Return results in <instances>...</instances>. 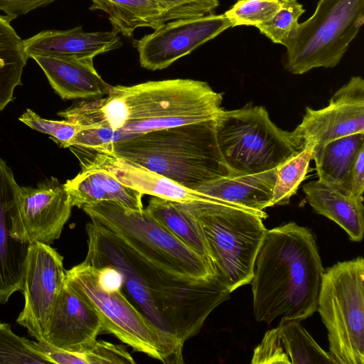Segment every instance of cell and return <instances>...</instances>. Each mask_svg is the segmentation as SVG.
<instances>
[{"label":"cell","instance_id":"1","mask_svg":"<svg viewBox=\"0 0 364 364\" xmlns=\"http://www.w3.org/2000/svg\"><path fill=\"white\" fill-rule=\"evenodd\" d=\"M223 95L192 79L112 86L102 98L84 100L58 113L82 129L70 146L94 150L149 132L215 119Z\"/></svg>","mask_w":364,"mask_h":364},{"label":"cell","instance_id":"2","mask_svg":"<svg viewBox=\"0 0 364 364\" xmlns=\"http://www.w3.org/2000/svg\"><path fill=\"white\" fill-rule=\"evenodd\" d=\"M312 232L294 222L267 230L250 282L258 322L301 321L317 309L324 272Z\"/></svg>","mask_w":364,"mask_h":364},{"label":"cell","instance_id":"3","mask_svg":"<svg viewBox=\"0 0 364 364\" xmlns=\"http://www.w3.org/2000/svg\"><path fill=\"white\" fill-rule=\"evenodd\" d=\"M85 151L116 156L195 191L232 176L218 146L215 119L154 130Z\"/></svg>","mask_w":364,"mask_h":364},{"label":"cell","instance_id":"4","mask_svg":"<svg viewBox=\"0 0 364 364\" xmlns=\"http://www.w3.org/2000/svg\"><path fill=\"white\" fill-rule=\"evenodd\" d=\"M183 204L200 224L215 274L229 291L250 284L267 230L263 223L267 214L210 196Z\"/></svg>","mask_w":364,"mask_h":364},{"label":"cell","instance_id":"5","mask_svg":"<svg viewBox=\"0 0 364 364\" xmlns=\"http://www.w3.org/2000/svg\"><path fill=\"white\" fill-rule=\"evenodd\" d=\"M82 209L91 221L177 277L198 280L215 274L210 262L160 225L145 208L137 210L117 202L101 201Z\"/></svg>","mask_w":364,"mask_h":364},{"label":"cell","instance_id":"6","mask_svg":"<svg viewBox=\"0 0 364 364\" xmlns=\"http://www.w3.org/2000/svg\"><path fill=\"white\" fill-rule=\"evenodd\" d=\"M218 146L233 176L277 168L299 150L290 132L277 127L263 106L223 110L215 119Z\"/></svg>","mask_w":364,"mask_h":364},{"label":"cell","instance_id":"7","mask_svg":"<svg viewBox=\"0 0 364 364\" xmlns=\"http://www.w3.org/2000/svg\"><path fill=\"white\" fill-rule=\"evenodd\" d=\"M337 364H364V261L339 262L324 270L317 309Z\"/></svg>","mask_w":364,"mask_h":364},{"label":"cell","instance_id":"8","mask_svg":"<svg viewBox=\"0 0 364 364\" xmlns=\"http://www.w3.org/2000/svg\"><path fill=\"white\" fill-rule=\"evenodd\" d=\"M364 23V0H318L285 41V68L295 75L336 67Z\"/></svg>","mask_w":364,"mask_h":364},{"label":"cell","instance_id":"9","mask_svg":"<svg viewBox=\"0 0 364 364\" xmlns=\"http://www.w3.org/2000/svg\"><path fill=\"white\" fill-rule=\"evenodd\" d=\"M65 280L95 309L103 331L113 334L135 351L164 363H173L158 329L132 305L122 289L102 288L98 282L97 268L83 261L66 270Z\"/></svg>","mask_w":364,"mask_h":364},{"label":"cell","instance_id":"10","mask_svg":"<svg viewBox=\"0 0 364 364\" xmlns=\"http://www.w3.org/2000/svg\"><path fill=\"white\" fill-rule=\"evenodd\" d=\"M86 230L87 252L84 262L97 269L112 266L121 272L124 288L137 304L141 313L159 331L168 346L173 363H183V346L158 310L124 242L92 221L87 224Z\"/></svg>","mask_w":364,"mask_h":364},{"label":"cell","instance_id":"11","mask_svg":"<svg viewBox=\"0 0 364 364\" xmlns=\"http://www.w3.org/2000/svg\"><path fill=\"white\" fill-rule=\"evenodd\" d=\"M65 278L63 257L54 248L38 242L30 244L22 289L25 304L16 322L37 341H45Z\"/></svg>","mask_w":364,"mask_h":364},{"label":"cell","instance_id":"12","mask_svg":"<svg viewBox=\"0 0 364 364\" xmlns=\"http://www.w3.org/2000/svg\"><path fill=\"white\" fill-rule=\"evenodd\" d=\"M73 207L69 193L56 178H46L36 188L19 186L11 235L29 244L50 245L60 237Z\"/></svg>","mask_w":364,"mask_h":364},{"label":"cell","instance_id":"13","mask_svg":"<svg viewBox=\"0 0 364 364\" xmlns=\"http://www.w3.org/2000/svg\"><path fill=\"white\" fill-rule=\"evenodd\" d=\"M356 133H364V80L360 76L352 77L338 89L326 107H306L301 122L290 136L299 150H316Z\"/></svg>","mask_w":364,"mask_h":364},{"label":"cell","instance_id":"14","mask_svg":"<svg viewBox=\"0 0 364 364\" xmlns=\"http://www.w3.org/2000/svg\"><path fill=\"white\" fill-rule=\"evenodd\" d=\"M232 27L233 23L225 14L211 13L166 22L134 45L142 68L163 70Z\"/></svg>","mask_w":364,"mask_h":364},{"label":"cell","instance_id":"15","mask_svg":"<svg viewBox=\"0 0 364 364\" xmlns=\"http://www.w3.org/2000/svg\"><path fill=\"white\" fill-rule=\"evenodd\" d=\"M102 331V323L95 309L65 280L44 343L63 350L81 351L89 348Z\"/></svg>","mask_w":364,"mask_h":364},{"label":"cell","instance_id":"16","mask_svg":"<svg viewBox=\"0 0 364 364\" xmlns=\"http://www.w3.org/2000/svg\"><path fill=\"white\" fill-rule=\"evenodd\" d=\"M18 188L11 168L0 159V304L7 302L15 291H22L30 245L11 235Z\"/></svg>","mask_w":364,"mask_h":364},{"label":"cell","instance_id":"17","mask_svg":"<svg viewBox=\"0 0 364 364\" xmlns=\"http://www.w3.org/2000/svg\"><path fill=\"white\" fill-rule=\"evenodd\" d=\"M28 58L53 56L78 59L93 58L122 46L119 33L85 32L82 26L68 30H45L23 40Z\"/></svg>","mask_w":364,"mask_h":364},{"label":"cell","instance_id":"18","mask_svg":"<svg viewBox=\"0 0 364 364\" xmlns=\"http://www.w3.org/2000/svg\"><path fill=\"white\" fill-rule=\"evenodd\" d=\"M45 73L53 89L63 100H89L107 95L112 85L95 68L93 58L53 56L32 58Z\"/></svg>","mask_w":364,"mask_h":364},{"label":"cell","instance_id":"19","mask_svg":"<svg viewBox=\"0 0 364 364\" xmlns=\"http://www.w3.org/2000/svg\"><path fill=\"white\" fill-rule=\"evenodd\" d=\"M82 167L75 178L63 184L73 206L82 209L101 201H114L133 210L144 208V194L126 186L105 168L90 165Z\"/></svg>","mask_w":364,"mask_h":364},{"label":"cell","instance_id":"20","mask_svg":"<svg viewBox=\"0 0 364 364\" xmlns=\"http://www.w3.org/2000/svg\"><path fill=\"white\" fill-rule=\"evenodd\" d=\"M306 199L314 211L337 223L354 242L364 233L363 200L346 194L320 181L303 186Z\"/></svg>","mask_w":364,"mask_h":364},{"label":"cell","instance_id":"21","mask_svg":"<svg viewBox=\"0 0 364 364\" xmlns=\"http://www.w3.org/2000/svg\"><path fill=\"white\" fill-rule=\"evenodd\" d=\"M276 176L277 168L255 174L220 178L196 191L244 208L264 211L270 207Z\"/></svg>","mask_w":364,"mask_h":364},{"label":"cell","instance_id":"22","mask_svg":"<svg viewBox=\"0 0 364 364\" xmlns=\"http://www.w3.org/2000/svg\"><path fill=\"white\" fill-rule=\"evenodd\" d=\"M364 133H356L329 141L313 150L318 181L347 193L351 167L362 146Z\"/></svg>","mask_w":364,"mask_h":364},{"label":"cell","instance_id":"23","mask_svg":"<svg viewBox=\"0 0 364 364\" xmlns=\"http://www.w3.org/2000/svg\"><path fill=\"white\" fill-rule=\"evenodd\" d=\"M145 209L160 225L211 263L200 225L183 203L152 196Z\"/></svg>","mask_w":364,"mask_h":364},{"label":"cell","instance_id":"24","mask_svg":"<svg viewBox=\"0 0 364 364\" xmlns=\"http://www.w3.org/2000/svg\"><path fill=\"white\" fill-rule=\"evenodd\" d=\"M90 10L107 14L112 29L131 38L136 28L156 29L166 23L162 10L153 0H91Z\"/></svg>","mask_w":364,"mask_h":364},{"label":"cell","instance_id":"25","mask_svg":"<svg viewBox=\"0 0 364 364\" xmlns=\"http://www.w3.org/2000/svg\"><path fill=\"white\" fill-rule=\"evenodd\" d=\"M12 20L0 15V111L13 100L15 88L22 85L28 60L23 40L11 25Z\"/></svg>","mask_w":364,"mask_h":364},{"label":"cell","instance_id":"26","mask_svg":"<svg viewBox=\"0 0 364 364\" xmlns=\"http://www.w3.org/2000/svg\"><path fill=\"white\" fill-rule=\"evenodd\" d=\"M280 340L292 364L336 363L296 320L281 319Z\"/></svg>","mask_w":364,"mask_h":364},{"label":"cell","instance_id":"27","mask_svg":"<svg viewBox=\"0 0 364 364\" xmlns=\"http://www.w3.org/2000/svg\"><path fill=\"white\" fill-rule=\"evenodd\" d=\"M312 156V148H306L277 168V176L270 207L289 203L304 180Z\"/></svg>","mask_w":364,"mask_h":364},{"label":"cell","instance_id":"28","mask_svg":"<svg viewBox=\"0 0 364 364\" xmlns=\"http://www.w3.org/2000/svg\"><path fill=\"white\" fill-rule=\"evenodd\" d=\"M52 363L32 341L14 333L9 323L0 322V364Z\"/></svg>","mask_w":364,"mask_h":364},{"label":"cell","instance_id":"29","mask_svg":"<svg viewBox=\"0 0 364 364\" xmlns=\"http://www.w3.org/2000/svg\"><path fill=\"white\" fill-rule=\"evenodd\" d=\"M288 0H237L224 14L233 27L263 23L272 18Z\"/></svg>","mask_w":364,"mask_h":364},{"label":"cell","instance_id":"30","mask_svg":"<svg viewBox=\"0 0 364 364\" xmlns=\"http://www.w3.org/2000/svg\"><path fill=\"white\" fill-rule=\"evenodd\" d=\"M304 12L298 0H288L272 18L255 27L272 43L283 45L296 29L299 18Z\"/></svg>","mask_w":364,"mask_h":364},{"label":"cell","instance_id":"31","mask_svg":"<svg viewBox=\"0 0 364 364\" xmlns=\"http://www.w3.org/2000/svg\"><path fill=\"white\" fill-rule=\"evenodd\" d=\"M18 120L30 128L47 134L59 146L69 148L82 127L67 120H50L41 117L31 109H27Z\"/></svg>","mask_w":364,"mask_h":364},{"label":"cell","instance_id":"32","mask_svg":"<svg viewBox=\"0 0 364 364\" xmlns=\"http://www.w3.org/2000/svg\"><path fill=\"white\" fill-rule=\"evenodd\" d=\"M74 364H134L135 360L122 345L95 341L89 348L73 351Z\"/></svg>","mask_w":364,"mask_h":364},{"label":"cell","instance_id":"33","mask_svg":"<svg viewBox=\"0 0 364 364\" xmlns=\"http://www.w3.org/2000/svg\"><path fill=\"white\" fill-rule=\"evenodd\" d=\"M162 10L166 23L211 14L219 0H153Z\"/></svg>","mask_w":364,"mask_h":364},{"label":"cell","instance_id":"34","mask_svg":"<svg viewBox=\"0 0 364 364\" xmlns=\"http://www.w3.org/2000/svg\"><path fill=\"white\" fill-rule=\"evenodd\" d=\"M251 363H291L282 346L278 326L266 332L254 350Z\"/></svg>","mask_w":364,"mask_h":364},{"label":"cell","instance_id":"35","mask_svg":"<svg viewBox=\"0 0 364 364\" xmlns=\"http://www.w3.org/2000/svg\"><path fill=\"white\" fill-rule=\"evenodd\" d=\"M346 190L348 195L363 200L364 146L360 148L351 167Z\"/></svg>","mask_w":364,"mask_h":364},{"label":"cell","instance_id":"36","mask_svg":"<svg viewBox=\"0 0 364 364\" xmlns=\"http://www.w3.org/2000/svg\"><path fill=\"white\" fill-rule=\"evenodd\" d=\"M57 0H0V11L14 19Z\"/></svg>","mask_w":364,"mask_h":364},{"label":"cell","instance_id":"37","mask_svg":"<svg viewBox=\"0 0 364 364\" xmlns=\"http://www.w3.org/2000/svg\"><path fill=\"white\" fill-rule=\"evenodd\" d=\"M235 1H237V0H235Z\"/></svg>","mask_w":364,"mask_h":364}]
</instances>
